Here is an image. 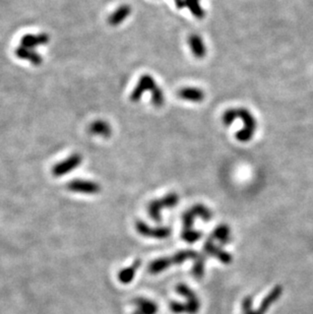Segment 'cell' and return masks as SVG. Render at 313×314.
I'll list each match as a JSON object with an SVG mask.
<instances>
[{"instance_id": "e0dca14e", "label": "cell", "mask_w": 313, "mask_h": 314, "mask_svg": "<svg viewBox=\"0 0 313 314\" xmlns=\"http://www.w3.org/2000/svg\"><path fill=\"white\" fill-rule=\"evenodd\" d=\"M178 97L185 101L200 103L204 101L205 94L201 89L198 88H183L178 92Z\"/></svg>"}, {"instance_id": "4fadbf2b", "label": "cell", "mask_w": 313, "mask_h": 314, "mask_svg": "<svg viewBox=\"0 0 313 314\" xmlns=\"http://www.w3.org/2000/svg\"><path fill=\"white\" fill-rule=\"evenodd\" d=\"M49 40H50V38H49L48 34H46V33H41L39 35L28 34L22 38L21 46L29 48V49H34L38 46L48 44Z\"/></svg>"}, {"instance_id": "8992f818", "label": "cell", "mask_w": 313, "mask_h": 314, "mask_svg": "<svg viewBox=\"0 0 313 314\" xmlns=\"http://www.w3.org/2000/svg\"><path fill=\"white\" fill-rule=\"evenodd\" d=\"M238 111V117L243 121L244 128L240 132L236 134V139L241 142V143H246L249 142L253 139L257 128H258V122L256 118L253 116V114L250 113L248 110L244 108L237 109Z\"/></svg>"}, {"instance_id": "277c9868", "label": "cell", "mask_w": 313, "mask_h": 314, "mask_svg": "<svg viewBox=\"0 0 313 314\" xmlns=\"http://www.w3.org/2000/svg\"><path fill=\"white\" fill-rule=\"evenodd\" d=\"M283 294L282 286H276L270 294L264 299L260 308L258 310L253 309V297L247 296L244 298L242 302V312L243 314H266V312L270 309V307L278 301V299Z\"/></svg>"}, {"instance_id": "d4e9b609", "label": "cell", "mask_w": 313, "mask_h": 314, "mask_svg": "<svg viewBox=\"0 0 313 314\" xmlns=\"http://www.w3.org/2000/svg\"><path fill=\"white\" fill-rule=\"evenodd\" d=\"M174 2H175V5H176L177 9L182 10V9L186 8V3H185V0H174Z\"/></svg>"}, {"instance_id": "2e32d148", "label": "cell", "mask_w": 313, "mask_h": 314, "mask_svg": "<svg viewBox=\"0 0 313 314\" xmlns=\"http://www.w3.org/2000/svg\"><path fill=\"white\" fill-rule=\"evenodd\" d=\"M189 45L191 47V50L196 58L202 59L207 54V49L205 46V43L201 36L197 34H193L189 37Z\"/></svg>"}, {"instance_id": "44dd1931", "label": "cell", "mask_w": 313, "mask_h": 314, "mask_svg": "<svg viewBox=\"0 0 313 314\" xmlns=\"http://www.w3.org/2000/svg\"><path fill=\"white\" fill-rule=\"evenodd\" d=\"M186 8H189L191 13L197 18V19H204L205 17V11L201 7L200 0H185Z\"/></svg>"}, {"instance_id": "5b68a950", "label": "cell", "mask_w": 313, "mask_h": 314, "mask_svg": "<svg viewBox=\"0 0 313 314\" xmlns=\"http://www.w3.org/2000/svg\"><path fill=\"white\" fill-rule=\"evenodd\" d=\"M179 203V196L176 193H170L161 200L152 201L148 206V214L156 223L162 222V210L172 209Z\"/></svg>"}, {"instance_id": "9a60e30c", "label": "cell", "mask_w": 313, "mask_h": 314, "mask_svg": "<svg viewBox=\"0 0 313 314\" xmlns=\"http://www.w3.org/2000/svg\"><path fill=\"white\" fill-rule=\"evenodd\" d=\"M89 133L94 136L109 138L112 135L111 125L104 120H96L89 127Z\"/></svg>"}, {"instance_id": "cb8c5ba5", "label": "cell", "mask_w": 313, "mask_h": 314, "mask_svg": "<svg viewBox=\"0 0 313 314\" xmlns=\"http://www.w3.org/2000/svg\"><path fill=\"white\" fill-rule=\"evenodd\" d=\"M236 118H238L237 109H228L223 114L222 120H223L224 125H226V127H230V125H232L233 122L236 120Z\"/></svg>"}, {"instance_id": "ba28073f", "label": "cell", "mask_w": 313, "mask_h": 314, "mask_svg": "<svg viewBox=\"0 0 313 314\" xmlns=\"http://www.w3.org/2000/svg\"><path fill=\"white\" fill-rule=\"evenodd\" d=\"M68 188L73 193L85 194V195H97L101 192V186L90 180L76 179L68 183Z\"/></svg>"}, {"instance_id": "30bf717a", "label": "cell", "mask_w": 313, "mask_h": 314, "mask_svg": "<svg viewBox=\"0 0 313 314\" xmlns=\"http://www.w3.org/2000/svg\"><path fill=\"white\" fill-rule=\"evenodd\" d=\"M204 251L207 256H211V257H215L217 258L220 262H222L223 264H230L232 262V256L227 254L226 251H224L221 247L217 246L215 243V240L210 237L205 245H204Z\"/></svg>"}, {"instance_id": "3957f363", "label": "cell", "mask_w": 313, "mask_h": 314, "mask_svg": "<svg viewBox=\"0 0 313 314\" xmlns=\"http://www.w3.org/2000/svg\"><path fill=\"white\" fill-rule=\"evenodd\" d=\"M198 256L199 255L195 250H181L171 258L159 259L152 262L149 266V272L153 275H156L169 269L172 265H181L189 260H196Z\"/></svg>"}, {"instance_id": "7a4b0ae2", "label": "cell", "mask_w": 313, "mask_h": 314, "mask_svg": "<svg viewBox=\"0 0 313 314\" xmlns=\"http://www.w3.org/2000/svg\"><path fill=\"white\" fill-rule=\"evenodd\" d=\"M177 292L186 298V303L171 302L170 310L175 314H197L201 309V300L197 294L184 284H179L176 287Z\"/></svg>"}, {"instance_id": "9c48e42d", "label": "cell", "mask_w": 313, "mask_h": 314, "mask_svg": "<svg viewBox=\"0 0 313 314\" xmlns=\"http://www.w3.org/2000/svg\"><path fill=\"white\" fill-rule=\"evenodd\" d=\"M137 231L144 237L149 238H157V239H164L170 236L171 229L169 227H158L152 228L151 226L147 225L143 221H138L136 223Z\"/></svg>"}, {"instance_id": "ffe728a7", "label": "cell", "mask_w": 313, "mask_h": 314, "mask_svg": "<svg viewBox=\"0 0 313 314\" xmlns=\"http://www.w3.org/2000/svg\"><path fill=\"white\" fill-rule=\"evenodd\" d=\"M212 238L215 241H219L221 245H226L230 243L232 240L231 238V230L227 225H220L218 226L214 232L212 233Z\"/></svg>"}, {"instance_id": "8fae6325", "label": "cell", "mask_w": 313, "mask_h": 314, "mask_svg": "<svg viewBox=\"0 0 313 314\" xmlns=\"http://www.w3.org/2000/svg\"><path fill=\"white\" fill-rule=\"evenodd\" d=\"M156 82L153 77L149 75L143 76L133 93L131 94V100L133 102H139L142 99V96L147 92V91H152L156 87Z\"/></svg>"}, {"instance_id": "7402d4cb", "label": "cell", "mask_w": 313, "mask_h": 314, "mask_svg": "<svg viewBox=\"0 0 313 314\" xmlns=\"http://www.w3.org/2000/svg\"><path fill=\"white\" fill-rule=\"evenodd\" d=\"M205 264H206V256L199 255L196 259V263L193 269V274L196 279H202L205 274Z\"/></svg>"}, {"instance_id": "7c38bea8", "label": "cell", "mask_w": 313, "mask_h": 314, "mask_svg": "<svg viewBox=\"0 0 313 314\" xmlns=\"http://www.w3.org/2000/svg\"><path fill=\"white\" fill-rule=\"evenodd\" d=\"M133 303L137 306L133 314H157L159 311L157 303L147 298H136Z\"/></svg>"}, {"instance_id": "6da1fadb", "label": "cell", "mask_w": 313, "mask_h": 314, "mask_svg": "<svg viewBox=\"0 0 313 314\" xmlns=\"http://www.w3.org/2000/svg\"><path fill=\"white\" fill-rule=\"evenodd\" d=\"M197 217L202 218L205 222L211 221L213 217V213L210 209L203 205H197L193 207L191 210L184 213L183 215V232H182V238L186 242L189 243H195L196 241L200 240L202 238V232L196 231L193 229L195 219Z\"/></svg>"}, {"instance_id": "ac0fdd59", "label": "cell", "mask_w": 313, "mask_h": 314, "mask_svg": "<svg viewBox=\"0 0 313 314\" xmlns=\"http://www.w3.org/2000/svg\"><path fill=\"white\" fill-rule=\"evenodd\" d=\"M141 265H142V261L140 259H137L131 267H129L127 269H123L119 272L118 280L124 285L130 284L135 279V276H136L138 270L140 269Z\"/></svg>"}, {"instance_id": "5bb4252c", "label": "cell", "mask_w": 313, "mask_h": 314, "mask_svg": "<svg viewBox=\"0 0 313 314\" xmlns=\"http://www.w3.org/2000/svg\"><path fill=\"white\" fill-rule=\"evenodd\" d=\"M15 53H16L18 58L30 61L34 67H39L43 62V58L41 57V55L38 52L34 51L33 49H29V48L20 46L16 49Z\"/></svg>"}, {"instance_id": "52a82bcc", "label": "cell", "mask_w": 313, "mask_h": 314, "mask_svg": "<svg viewBox=\"0 0 313 314\" xmlns=\"http://www.w3.org/2000/svg\"><path fill=\"white\" fill-rule=\"evenodd\" d=\"M82 161L83 158L80 154H74L62 162L57 163L52 169V174L55 177H60L66 174H69L73 172L76 168H78L82 164Z\"/></svg>"}, {"instance_id": "603a6c76", "label": "cell", "mask_w": 313, "mask_h": 314, "mask_svg": "<svg viewBox=\"0 0 313 314\" xmlns=\"http://www.w3.org/2000/svg\"><path fill=\"white\" fill-rule=\"evenodd\" d=\"M152 103L154 104L155 107H162L165 99H164V94L162 92V90L156 86L152 91Z\"/></svg>"}, {"instance_id": "d6986e66", "label": "cell", "mask_w": 313, "mask_h": 314, "mask_svg": "<svg viewBox=\"0 0 313 314\" xmlns=\"http://www.w3.org/2000/svg\"><path fill=\"white\" fill-rule=\"evenodd\" d=\"M131 13H132V9L130 6H127V5L121 6L108 18V23L111 26L116 27L120 25L123 21L127 20L130 17Z\"/></svg>"}]
</instances>
